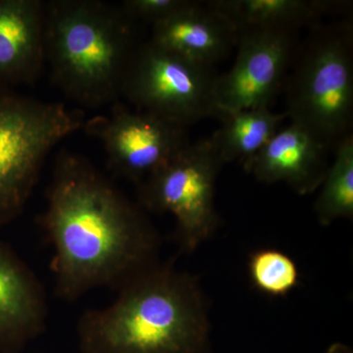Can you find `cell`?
Returning a JSON list of instances; mask_svg holds the SVG:
<instances>
[{"label":"cell","instance_id":"1","mask_svg":"<svg viewBox=\"0 0 353 353\" xmlns=\"http://www.w3.org/2000/svg\"><path fill=\"white\" fill-rule=\"evenodd\" d=\"M43 225L53 248L55 294L63 301L99 288L120 290L158 264L152 224L78 153H58Z\"/></svg>","mask_w":353,"mask_h":353},{"label":"cell","instance_id":"2","mask_svg":"<svg viewBox=\"0 0 353 353\" xmlns=\"http://www.w3.org/2000/svg\"><path fill=\"white\" fill-rule=\"evenodd\" d=\"M77 324L81 353H208V308L196 279L157 264Z\"/></svg>","mask_w":353,"mask_h":353},{"label":"cell","instance_id":"3","mask_svg":"<svg viewBox=\"0 0 353 353\" xmlns=\"http://www.w3.org/2000/svg\"><path fill=\"white\" fill-rule=\"evenodd\" d=\"M139 44L138 22L120 4L46 2V66L54 85L81 110L119 101L125 74Z\"/></svg>","mask_w":353,"mask_h":353},{"label":"cell","instance_id":"4","mask_svg":"<svg viewBox=\"0 0 353 353\" xmlns=\"http://www.w3.org/2000/svg\"><path fill=\"white\" fill-rule=\"evenodd\" d=\"M285 80L287 113L328 150L352 134L353 29L348 20L311 28Z\"/></svg>","mask_w":353,"mask_h":353},{"label":"cell","instance_id":"5","mask_svg":"<svg viewBox=\"0 0 353 353\" xmlns=\"http://www.w3.org/2000/svg\"><path fill=\"white\" fill-rule=\"evenodd\" d=\"M85 120L80 108L0 88V228L24 212L48 154Z\"/></svg>","mask_w":353,"mask_h":353},{"label":"cell","instance_id":"6","mask_svg":"<svg viewBox=\"0 0 353 353\" xmlns=\"http://www.w3.org/2000/svg\"><path fill=\"white\" fill-rule=\"evenodd\" d=\"M214 67L197 63L158 46L141 43L123 81L121 97L143 111L187 128L208 118L222 119Z\"/></svg>","mask_w":353,"mask_h":353},{"label":"cell","instance_id":"7","mask_svg":"<svg viewBox=\"0 0 353 353\" xmlns=\"http://www.w3.org/2000/svg\"><path fill=\"white\" fill-rule=\"evenodd\" d=\"M224 162L210 138L189 143L138 185L141 205L176 219L181 248L194 252L217 226L215 185Z\"/></svg>","mask_w":353,"mask_h":353},{"label":"cell","instance_id":"8","mask_svg":"<svg viewBox=\"0 0 353 353\" xmlns=\"http://www.w3.org/2000/svg\"><path fill=\"white\" fill-rule=\"evenodd\" d=\"M82 130L101 143L111 171L137 185L190 143L187 128L119 101L85 119Z\"/></svg>","mask_w":353,"mask_h":353},{"label":"cell","instance_id":"9","mask_svg":"<svg viewBox=\"0 0 353 353\" xmlns=\"http://www.w3.org/2000/svg\"><path fill=\"white\" fill-rule=\"evenodd\" d=\"M299 32L294 28L239 32L233 67L218 74L216 81V99L222 117L231 111L270 108L296 57Z\"/></svg>","mask_w":353,"mask_h":353},{"label":"cell","instance_id":"10","mask_svg":"<svg viewBox=\"0 0 353 353\" xmlns=\"http://www.w3.org/2000/svg\"><path fill=\"white\" fill-rule=\"evenodd\" d=\"M48 306L41 281L0 240V352H22L46 328Z\"/></svg>","mask_w":353,"mask_h":353},{"label":"cell","instance_id":"11","mask_svg":"<svg viewBox=\"0 0 353 353\" xmlns=\"http://www.w3.org/2000/svg\"><path fill=\"white\" fill-rule=\"evenodd\" d=\"M328 150L303 128L290 123L279 130L243 169L259 182H283L305 196L324 181L330 167Z\"/></svg>","mask_w":353,"mask_h":353},{"label":"cell","instance_id":"12","mask_svg":"<svg viewBox=\"0 0 353 353\" xmlns=\"http://www.w3.org/2000/svg\"><path fill=\"white\" fill-rule=\"evenodd\" d=\"M46 67V1L0 0V88L32 85Z\"/></svg>","mask_w":353,"mask_h":353},{"label":"cell","instance_id":"13","mask_svg":"<svg viewBox=\"0 0 353 353\" xmlns=\"http://www.w3.org/2000/svg\"><path fill=\"white\" fill-rule=\"evenodd\" d=\"M239 32L224 14L208 2L194 1L152 26L150 41L188 58L214 67L236 48Z\"/></svg>","mask_w":353,"mask_h":353},{"label":"cell","instance_id":"14","mask_svg":"<svg viewBox=\"0 0 353 353\" xmlns=\"http://www.w3.org/2000/svg\"><path fill=\"white\" fill-rule=\"evenodd\" d=\"M238 32L256 28H294L301 30L321 24L331 14L343 12L350 4L336 0H210Z\"/></svg>","mask_w":353,"mask_h":353},{"label":"cell","instance_id":"15","mask_svg":"<svg viewBox=\"0 0 353 353\" xmlns=\"http://www.w3.org/2000/svg\"><path fill=\"white\" fill-rule=\"evenodd\" d=\"M287 113L270 108L241 109L223 114L222 127L210 137L225 163L239 161L245 166L280 130Z\"/></svg>","mask_w":353,"mask_h":353},{"label":"cell","instance_id":"16","mask_svg":"<svg viewBox=\"0 0 353 353\" xmlns=\"http://www.w3.org/2000/svg\"><path fill=\"white\" fill-rule=\"evenodd\" d=\"M322 190L315 203L318 221L329 226L340 218L353 216V136L334 150V161L322 183Z\"/></svg>","mask_w":353,"mask_h":353},{"label":"cell","instance_id":"17","mask_svg":"<svg viewBox=\"0 0 353 353\" xmlns=\"http://www.w3.org/2000/svg\"><path fill=\"white\" fill-rule=\"evenodd\" d=\"M248 273L255 289L274 297L287 296L299 283L296 262L273 248L253 252L248 260Z\"/></svg>","mask_w":353,"mask_h":353},{"label":"cell","instance_id":"18","mask_svg":"<svg viewBox=\"0 0 353 353\" xmlns=\"http://www.w3.org/2000/svg\"><path fill=\"white\" fill-rule=\"evenodd\" d=\"M192 0H126L120 6L136 22L141 21L154 26L182 10Z\"/></svg>","mask_w":353,"mask_h":353},{"label":"cell","instance_id":"19","mask_svg":"<svg viewBox=\"0 0 353 353\" xmlns=\"http://www.w3.org/2000/svg\"><path fill=\"white\" fill-rule=\"evenodd\" d=\"M330 353H348L347 350H345L343 347H341V345H339V347H334L332 348L331 352Z\"/></svg>","mask_w":353,"mask_h":353},{"label":"cell","instance_id":"20","mask_svg":"<svg viewBox=\"0 0 353 353\" xmlns=\"http://www.w3.org/2000/svg\"><path fill=\"white\" fill-rule=\"evenodd\" d=\"M0 353H27L25 352L24 350H22V352H0Z\"/></svg>","mask_w":353,"mask_h":353}]
</instances>
